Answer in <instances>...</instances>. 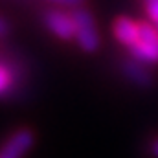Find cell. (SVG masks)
<instances>
[{"label":"cell","mask_w":158,"mask_h":158,"mask_svg":"<svg viewBox=\"0 0 158 158\" xmlns=\"http://www.w3.org/2000/svg\"><path fill=\"white\" fill-rule=\"evenodd\" d=\"M74 22H76V40H77L79 48L86 53H94L99 48V33L94 22V17L90 15V11L76 7L72 11Z\"/></svg>","instance_id":"2"},{"label":"cell","mask_w":158,"mask_h":158,"mask_svg":"<svg viewBox=\"0 0 158 158\" xmlns=\"http://www.w3.org/2000/svg\"><path fill=\"white\" fill-rule=\"evenodd\" d=\"M46 28L61 40H72L76 37V22L72 13H64L59 9H52L44 15Z\"/></svg>","instance_id":"3"},{"label":"cell","mask_w":158,"mask_h":158,"mask_svg":"<svg viewBox=\"0 0 158 158\" xmlns=\"http://www.w3.org/2000/svg\"><path fill=\"white\" fill-rule=\"evenodd\" d=\"M129 53L132 59L143 64H156L158 63V30L147 22H140L138 40L129 46Z\"/></svg>","instance_id":"1"},{"label":"cell","mask_w":158,"mask_h":158,"mask_svg":"<svg viewBox=\"0 0 158 158\" xmlns=\"http://www.w3.org/2000/svg\"><path fill=\"white\" fill-rule=\"evenodd\" d=\"M53 4H59V6H68V7H79L85 0H50Z\"/></svg>","instance_id":"9"},{"label":"cell","mask_w":158,"mask_h":158,"mask_svg":"<svg viewBox=\"0 0 158 158\" xmlns=\"http://www.w3.org/2000/svg\"><path fill=\"white\" fill-rule=\"evenodd\" d=\"M9 86H11V72H9V68L4 64V66L0 68V92H2V94H7Z\"/></svg>","instance_id":"7"},{"label":"cell","mask_w":158,"mask_h":158,"mask_svg":"<svg viewBox=\"0 0 158 158\" xmlns=\"http://www.w3.org/2000/svg\"><path fill=\"white\" fill-rule=\"evenodd\" d=\"M121 72L123 76L129 79L132 85H138V86H149L153 83V76L151 72L147 70V64L136 61V59H125L121 63Z\"/></svg>","instance_id":"5"},{"label":"cell","mask_w":158,"mask_h":158,"mask_svg":"<svg viewBox=\"0 0 158 158\" xmlns=\"http://www.w3.org/2000/svg\"><path fill=\"white\" fill-rule=\"evenodd\" d=\"M33 145V132L30 129H20L9 136L6 142L0 158H22Z\"/></svg>","instance_id":"4"},{"label":"cell","mask_w":158,"mask_h":158,"mask_svg":"<svg viewBox=\"0 0 158 158\" xmlns=\"http://www.w3.org/2000/svg\"><path fill=\"white\" fill-rule=\"evenodd\" d=\"M112 31H114V37L123 44V46H132L136 40H138V33H140V22H134L132 19L129 17H118L114 20V26H112Z\"/></svg>","instance_id":"6"},{"label":"cell","mask_w":158,"mask_h":158,"mask_svg":"<svg viewBox=\"0 0 158 158\" xmlns=\"http://www.w3.org/2000/svg\"><path fill=\"white\" fill-rule=\"evenodd\" d=\"M156 30H158V24H156Z\"/></svg>","instance_id":"11"},{"label":"cell","mask_w":158,"mask_h":158,"mask_svg":"<svg viewBox=\"0 0 158 158\" xmlns=\"http://www.w3.org/2000/svg\"><path fill=\"white\" fill-rule=\"evenodd\" d=\"M145 7H147V15H149V19H151L155 24H158V0H147Z\"/></svg>","instance_id":"8"},{"label":"cell","mask_w":158,"mask_h":158,"mask_svg":"<svg viewBox=\"0 0 158 158\" xmlns=\"http://www.w3.org/2000/svg\"><path fill=\"white\" fill-rule=\"evenodd\" d=\"M149 151H151V155H153L155 158H158V138H156V140H153V143H151Z\"/></svg>","instance_id":"10"}]
</instances>
